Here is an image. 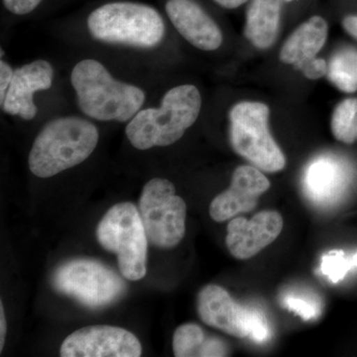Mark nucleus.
I'll use <instances>...</instances> for the list:
<instances>
[{
	"label": "nucleus",
	"mask_w": 357,
	"mask_h": 357,
	"mask_svg": "<svg viewBox=\"0 0 357 357\" xmlns=\"http://www.w3.org/2000/svg\"><path fill=\"white\" fill-rule=\"evenodd\" d=\"M70 83L79 109L96 121H131L144 103L142 89L114 79L102 63L93 59L75 66Z\"/></svg>",
	"instance_id": "nucleus-1"
},
{
	"label": "nucleus",
	"mask_w": 357,
	"mask_h": 357,
	"mask_svg": "<svg viewBox=\"0 0 357 357\" xmlns=\"http://www.w3.org/2000/svg\"><path fill=\"white\" fill-rule=\"evenodd\" d=\"M95 124L77 116L54 119L40 131L30 151V171L50 178L79 165L95 151L98 142Z\"/></svg>",
	"instance_id": "nucleus-2"
},
{
	"label": "nucleus",
	"mask_w": 357,
	"mask_h": 357,
	"mask_svg": "<svg viewBox=\"0 0 357 357\" xmlns=\"http://www.w3.org/2000/svg\"><path fill=\"white\" fill-rule=\"evenodd\" d=\"M202 96L192 84L169 89L159 109L139 110L126 126L129 142L139 150L172 145L198 119Z\"/></svg>",
	"instance_id": "nucleus-3"
},
{
	"label": "nucleus",
	"mask_w": 357,
	"mask_h": 357,
	"mask_svg": "<svg viewBox=\"0 0 357 357\" xmlns=\"http://www.w3.org/2000/svg\"><path fill=\"white\" fill-rule=\"evenodd\" d=\"M88 28L100 41L139 48H153L165 35L158 11L135 2H112L98 7L89 14Z\"/></svg>",
	"instance_id": "nucleus-4"
},
{
	"label": "nucleus",
	"mask_w": 357,
	"mask_h": 357,
	"mask_svg": "<svg viewBox=\"0 0 357 357\" xmlns=\"http://www.w3.org/2000/svg\"><path fill=\"white\" fill-rule=\"evenodd\" d=\"M96 238L105 250L117 255L124 278L138 281L146 275L148 237L133 204L126 202L110 208L98 223Z\"/></svg>",
	"instance_id": "nucleus-5"
},
{
	"label": "nucleus",
	"mask_w": 357,
	"mask_h": 357,
	"mask_svg": "<svg viewBox=\"0 0 357 357\" xmlns=\"http://www.w3.org/2000/svg\"><path fill=\"white\" fill-rule=\"evenodd\" d=\"M269 109L256 102L237 103L229 112L230 142L237 154L268 173L286 166V158L268 128Z\"/></svg>",
	"instance_id": "nucleus-6"
},
{
	"label": "nucleus",
	"mask_w": 357,
	"mask_h": 357,
	"mask_svg": "<svg viewBox=\"0 0 357 357\" xmlns=\"http://www.w3.org/2000/svg\"><path fill=\"white\" fill-rule=\"evenodd\" d=\"M139 213L148 241L159 248H173L184 238L187 206L170 181L154 178L143 188Z\"/></svg>",
	"instance_id": "nucleus-7"
},
{
	"label": "nucleus",
	"mask_w": 357,
	"mask_h": 357,
	"mask_svg": "<svg viewBox=\"0 0 357 357\" xmlns=\"http://www.w3.org/2000/svg\"><path fill=\"white\" fill-rule=\"evenodd\" d=\"M53 285L58 292L91 309L109 306L126 291V284L119 275L102 263L89 259L61 265L54 274Z\"/></svg>",
	"instance_id": "nucleus-8"
},
{
	"label": "nucleus",
	"mask_w": 357,
	"mask_h": 357,
	"mask_svg": "<svg viewBox=\"0 0 357 357\" xmlns=\"http://www.w3.org/2000/svg\"><path fill=\"white\" fill-rule=\"evenodd\" d=\"M141 354L142 347L133 333L110 326L77 330L66 337L60 349L62 357H138Z\"/></svg>",
	"instance_id": "nucleus-9"
},
{
	"label": "nucleus",
	"mask_w": 357,
	"mask_h": 357,
	"mask_svg": "<svg viewBox=\"0 0 357 357\" xmlns=\"http://www.w3.org/2000/svg\"><path fill=\"white\" fill-rule=\"evenodd\" d=\"M270 188L269 180L255 166L237 167L227 191L218 195L210 206V215L222 222L241 213L255 210L260 196Z\"/></svg>",
	"instance_id": "nucleus-10"
},
{
	"label": "nucleus",
	"mask_w": 357,
	"mask_h": 357,
	"mask_svg": "<svg viewBox=\"0 0 357 357\" xmlns=\"http://www.w3.org/2000/svg\"><path fill=\"white\" fill-rule=\"evenodd\" d=\"M283 225L280 213L275 211H260L250 220L234 218L227 225L225 238L230 255L241 260L253 257L276 241Z\"/></svg>",
	"instance_id": "nucleus-11"
},
{
	"label": "nucleus",
	"mask_w": 357,
	"mask_h": 357,
	"mask_svg": "<svg viewBox=\"0 0 357 357\" xmlns=\"http://www.w3.org/2000/svg\"><path fill=\"white\" fill-rule=\"evenodd\" d=\"M54 70L50 63L36 60L14 70L13 81L1 103L6 114L17 115L25 121L36 116L35 93L47 91L53 84Z\"/></svg>",
	"instance_id": "nucleus-12"
},
{
	"label": "nucleus",
	"mask_w": 357,
	"mask_h": 357,
	"mask_svg": "<svg viewBox=\"0 0 357 357\" xmlns=\"http://www.w3.org/2000/svg\"><path fill=\"white\" fill-rule=\"evenodd\" d=\"M166 13L174 27L192 46L204 51L222 46L220 27L195 0H168Z\"/></svg>",
	"instance_id": "nucleus-13"
},
{
	"label": "nucleus",
	"mask_w": 357,
	"mask_h": 357,
	"mask_svg": "<svg viewBox=\"0 0 357 357\" xmlns=\"http://www.w3.org/2000/svg\"><path fill=\"white\" fill-rule=\"evenodd\" d=\"M199 318L206 325L238 338L249 337L248 310L239 306L225 289L206 286L198 295Z\"/></svg>",
	"instance_id": "nucleus-14"
},
{
	"label": "nucleus",
	"mask_w": 357,
	"mask_h": 357,
	"mask_svg": "<svg viewBox=\"0 0 357 357\" xmlns=\"http://www.w3.org/2000/svg\"><path fill=\"white\" fill-rule=\"evenodd\" d=\"M328 25L321 16H312L292 33L282 47L281 62L294 67L316 58L325 46Z\"/></svg>",
	"instance_id": "nucleus-15"
},
{
	"label": "nucleus",
	"mask_w": 357,
	"mask_h": 357,
	"mask_svg": "<svg viewBox=\"0 0 357 357\" xmlns=\"http://www.w3.org/2000/svg\"><path fill=\"white\" fill-rule=\"evenodd\" d=\"M283 0H250L244 35L257 49L270 48L278 34Z\"/></svg>",
	"instance_id": "nucleus-16"
},
{
	"label": "nucleus",
	"mask_w": 357,
	"mask_h": 357,
	"mask_svg": "<svg viewBox=\"0 0 357 357\" xmlns=\"http://www.w3.org/2000/svg\"><path fill=\"white\" fill-rule=\"evenodd\" d=\"M347 177L345 170L337 160L321 156L310 164L304 177L307 196L314 201H328L337 196L344 189Z\"/></svg>",
	"instance_id": "nucleus-17"
},
{
	"label": "nucleus",
	"mask_w": 357,
	"mask_h": 357,
	"mask_svg": "<svg viewBox=\"0 0 357 357\" xmlns=\"http://www.w3.org/2000/svg\"><path fill=\"white\" fill-rule=\"evenodd\" d=\"M328 79L340 91L351 93L357 91V50L347 48L337 51L328 65Z\"/></svg>",
	"instance_id": "nucleus-18"
},
{
	"label": "nucleus",
	"mask_w": 357,
	"mask_h": 357,
	"mask_svg": "<svg viewBox=\"0 0 357 357\" xmlns=\"http://www.w3.org/2000/svg\"><path fill=\"white\" fill-rule=\"evenodd\" d=\"M331 128L335 139L345 144L357 141V98H347L333 110Z\"/></svg>",
	"instance_id": "nucleus-19"
},
{
	"label": "nucleus",
	"mask_w": 357,
	"mask_h": 357,
	"mask_svg": "<svg viewBox=\"0 0 357 357\" xmlns=\"http://www.w3.org/2000/svg\"><path fill=\"white\" fill-rule=\"evenodd\" d=\"M206 337L201 326L196 324H185L178 326L173 335V351L176 357L202 356Z\"/></svg>",
	"instance_id": "nucleus-20"
},
{
	"label": "nucleus",
	"mask_w": 357,
	"mask_h": 357,
	"mask_svg": "<svg viewBox=\"0 0 357 357\" xmlns=\"http://www.w3.org/2000/svg\"><path fill=\"white\" fill-rule=\"evenodd\" d=\"M357 267V253L351 257H345L342 251H333L321 259V272L333 282L342 280L352 268Z\"/></svg>",
	"instance_id": "nucleus-21"
},
{
	"label": "nucleus",
	"mask_w": 357,
	"mask_h": 357,
	"mask_svg": "<svg viewBox=\"0 0 357 357\" xmlns=\"http://www.w3.org/2000/svg\"><path fill=\"white\" fill-rule=\"evenodd\" d=\"M249 337L256 342H263L269 337V328L260 312L248 310Z\"/></svg>",
	"instance_id": "nucleus-22"
},
{
	"label": "nucleus",
	"mask_w": 357,
	"mask_h": 357,
	"mask_svg": "<svg viewBox=\"0 0 357 357\" xmlns=\"http://www.w3.org/2000/svg\"><path fill=\"white\" fill-rule=\"evenodd\" d=\"M295 68L311 79H319L328 73V64L326 61L317 57L305 61V62L296 66Z\"/></svg>",
	"instance_id": "nucleus-23"
},
{
	"label": "nucleus",
	"mask_w": 357,
	"mask_h": 357,
	"mask_svg": "<svg viewBox=\"0 0 357 357\" xmlns=\"http://www.w3.org/2000/svg\"><path fill=\"white\" fill-rule=\"evenodd\" d=\"M285 305L291 311L295 312L304 319H314L318 314L317 307L312 303L301 298L288 297L285 300Z\"/></svg>",
	"instance_id": "nucleus-24"
},
{
	"label": "nucleus",
	"mask_w": 357,
	"mask_h": 357,
	"mask_svg": "<svg viewBox=\"0 0 357 357\" xmlns=\"http://www.w3.org/2000/svg\"><path fill=\"white\" fill-rule=\"evenodd\" d=\"M42 0H3L7 10L15 15H25L38 7Z\"/></svg>",
	"instance_id": "nucleus-25"
},
{
	"label": "nucleus",
	"mask_w": 357,
	"mask_h": 357,
	"mask_svg": "<svg viewBox=\"0 0 357 357\" xmlns=\"http://www.w3.org/2000/svg\"><path fill=\"white\" fill-rule=\"evenodd\" d=\"M229 351L225 342L217 337H208L204 345L202 357H222L229 356Z\"/></svg>",
	"instance_id": "nucleus-26"
},
{
	"label": "nucleus",
	"mask_w": 357,
	"mask_h": 357,
	"mask_svg": "<svg viewBox=\"0 0 357 357\" xmlns=\"http://www.w3.org/2000/svg\"><path fill=\"white\" fill-rule=\"evenodd\" d=\"M14 70L6 61L0 62V102H3L7 91L13 81Z\"/></svg>",
	"instance_id": "nucleus-27"
},
{
	"label": "nucleus",
	"mask_w": 357,
	"mask_h": 357,
	"mask_svg": "<svg viewBox=\"0 0 357 357\" xmlns=\"http://www.w3.org/2000/svg\"><path fill=\"white\" fill-rule=\"evenodd\" d=\"M342 27L351 36L357 40V15L345 16L342 20Z\"/></svg>",
	"instance_id": "nucleus-28"
},
{
	"label": "nucleus",
	"mask_w": 357,
	"mask_h": 357,
	"mask_svg": "<svg viewBox=\"0 0 357 357\" xmlns=\"http://www.w3.org/2000/svg\"><path fill=\"white\" fill-rule=\"evenodd\" d=\"M6 319L4 314L3 305L0 304V351H2L6 342Z\"/></svg>",
	"instance_id": "nucleus-29"
},
{
	"label": "nucleus",
	"mask_w": 357,
	"mask_h": 357,
	"mask_svg": "<svg viewBox=\"0 0 357 357\" xmlns=\"http://www.w3.org/2000/svg\"><path fill=\"white\" fill-rule=\"evenodd\" d=\"M217 2L218 6L223 7V8L234 9L238 8L239 6L248 2V0H213Z\"/></svg>",
	"instance_id": "nucleus-30"
},
{
	"label": "nucleus",
	"mask_w": 357,
	"mask_h": 357,
	"mask_svg": "<svg viewBox=\"0 0 357 357\" xmlns=\"http://www.w3.org/2000/svg\"><path fill=\"white\" fill-rule=\"evenodd\" d=\"M284 1H285V2H291V1H294V0H284Z\"/></svg>",
	"instance_id": "nucleus-31"
}]
</instances>
